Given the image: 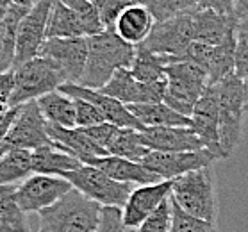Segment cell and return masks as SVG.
Returning a JSON list of instances; mask_svg holds the SVG:
<instances>
[{"label":"cell","instance_id":"obj_1","mask_svg":"<svg viewBox=\"0 0 248 232\" xmlns=\"http://www.w3.org/2000/svg\"><path fill=\"white\" fill-rule=\"evenodd\" d=\"M136 46L122 40L114 31H102L88 36V61L77 84L100 90L118 68H129Z\"/></svg>","mask_w":248,"mask_h":232},{"label":"cell","instance_id":"obj_2","mask_svg":"<svg viewBox=\"0 0 248 232\" xmlns=\"http://www.w3.org/2000/svg\"><path fill=\"white\" fill-rule=\"evenodd\" d=\"M102 205L72 187L56 204L40 211V232H95Z\"/></svg>","mask_w":248,"mask_h":232},{"label":"cell","instance_id":"obj_3","mask_svg":"<svg viewBox=\"0 0 248 232\" xmlns=\"http://www.w3.org/2000/svg\"><path fill=\"white\" fill-rule=\"evenodd\" d=\"M170 198L189 215L216 223L218 198H216L215 173L211 166H203L171 179Z\"/></svg>","mask_w":248,"mask_h":232},{"label":"cell","instance_id":"obj_4","mask_svg":"<svg viewBox=\"0 0 248 232\" xmlns=\"http://www.w3.org/2000/svg\"><path fill=\"white\" fill-rule=\"evenodd\" d=\"M218 139L221 159H229L239 147L245 118V91L243 80L236 74L218 82Z\"/></svg>","mask_w":248,"mask_h":232},{"label":"cell","instance_id":"obj_5","mask_svg":"<svg viewBox=\"0 0 248 232\" xmlns=\"http://www.w3.org/2000/svg\"><path fill=\"white\" fill-rule=\"evenodd\" d=\"M207 86V74L189 61H171L166 66L164 104L184 116H191L193 108Z\"/></svg>","mask_w":248,"mask_h":232},{"label":"cell","instance_id":"obj_6","mask_svg":"<svg viewBox=\"0 0 248 232\" xmlns=\"http://www.w3.org/2000/svg\"><path fill=\"white\" fill-rule=\"evenodd\" d=\"M66 80L56 64L43 56H36L15 68V90L9 98V104L22 106L29 100L59 90Z\"/></svg>","mask_w":248,"mask_h":232},{"label":"cell","instance_id":"obj_7","mask_svg":"<svg viewBox=\"0 0 248 232\" xmlns=\"http://www.w3.org/2000/svg\"><path fill=\"white\" fill-rule=\"evenodd\" d=\"M59 177H64L72 184V187L80 191L84 197L95 200L102 207L111 205V207L122 209L132 189L136 187V184H130V182L114 181L108 173L86 163L80 164L77 170L64 171Z\"/></svg>","mask_w":248,"mask_h":232},{"label":"cell","instance_id":"obj_8","mask_svg":"<svg viewBox=\"0 0 248 232\" xmlns=\"http://www.w3.org/2000/svg\"><path fill=\"white\" fill-rule=\"evenodd\" d=\"M43 145H56V143L52 141L46 132V120L41 114L38 102L29 100L20 106L11 129L0 143V155L13 148L34 150Z\"/></svg>","mask_w":248,"mask_h":232},{"label":"cell","instance_id":"obj_9","mask_svg":"<svg viewBox=\"0 0 248 232\" xmlns=\"http://www.w3.org/2000/svg\"><path fill=\"white\" fill-rule=\"evenodd\" d=\"M195 41L193 32V13H184L164 22H155L148 38L141 45L148 50L168 56V59L181 57Z\"/></svg>","mask_w":248,"mask_h":232},{"label":"cell","instance_id":"obj_10","mask_svg":"<svg viewBox=\"0 0 248 232\" xmlns=\"http://www.w3.org/2000/svg\"><path fill=\"white\" fill-rule=\"evenodd\" d=\"M72 189V184L59 175L31 173L16 186V200L25 213H40L50 207Z\"/></svg>","mask_w":248,"mask_h":232},{"label":"cell","instance_id":"obj_11","mask_svg":"<svg viewBox=\"0 0 248 232\" xmlns=\"http://www.w3.org/2000/svg\"><path fill=\"white\" fill-rule=\"evenodd\" d=\"M38 56L50 59L66 82H79L88 61V36L45 40Z\"/></svg>","mask_w":248,"mask_h":232},{"label":"cell","instance_id":"obj_12","mask_svg":"<svg viewBox=\"0 0 248 232\" xmlns=\"http://www.w3.org/2000/svg\"><path fill=\"white\" fill-rule=\"evenodd\" d=\"M52 4L54 0H40L22 18L16 32V52H15L13 68L40 54L41 45L46 40V23L50 16Z\"/></svg>","mask_w":248,"mask_h":232},{"label":"cell","instance_id":"obj_13","mask_svg":"<svg viewBox=\"0 0 248 232\" xmlns=\"http://www.w3.org/2000/svg\"><path fill=\"white\" fill-rule=\"evenodd\" d=\"M216 155L207 148L193 152H150L143 157L141 164L161 177V181H171L175 177L184 175L187 171L198 170L203 166H213Z\"/></svg>","mask_w":248,"mask_h":232},{"label":"cell","instance_id":"obj_14","mask_svg":"<svg viewBox=\"0 0 248 232\" xmlns=\"http://www.w3.org/2000/svg\"><path fill=\"white\" fill-rule=\"evenodd\" d=\"M100 91L104 95L113 96L118 102L130 106V104H147L163 102L166 93V80H159L152 84H145L134 79L129 68H118L111 75V79L102 86Z\"/></svg>","mask_w":248,"mask_h":232},{"label":"cell","instance_id":"obj_15","mask_svg":"<svg viewBox=\"0 0 248 232\" xmlns=\"http://www.w3.org/2000/svg\"><path fill=\"white\" fill-rule=\"evenodd\" d=\"M59 91L68 96H72V98H82V100L91 102L93 106L98 108V111L106 118V122L114 124L116 127H129V129H136V130L145 129L141 125L140 120L130 113L129 108L125 104L118 102L113 96L104 95L100 90L86 88V86L77 84V82H64V84L59 86Z\"/></svg>","mask_w":248,"mask_h":232},{"label":"cell","instance_id":"obj_16","mask_svg":"<svg viewBox=\"0 0 248 232\" xmlns=\"http://www.w3.org/2000/svg\"><path fill=\"white\" fill-rule=\"evenodd\" d=\"M218 86L207 84L191 113V129L203 143V148L221 159L220 139H218Z\"/></svg>","mask_w":248,"mask_h":232},{"label":"cell","instance_id":"obj_17","mask_svg":"<svg viewBox=\"0 0 248 232\" xmlns=\"http://www.w3.org/2000/svg\"><path fill=\"white\" fill-rule=\"evenodd\" d=\"M171 193V181H159L154 184L136 186L122 207L124 225L127 231H136L141 221L150 216Z\"/></svg>","mask_w":248,"mask_h":232},{"label":"cell","instance_id":"obj_18","mask_svg":"<svg viewBox=\"0 0 248 232\" xmlns=\"http://www.w3.org/2000/svg\"><path fill=\"white\" fill-rule=\"evenodd\" d=\"M141 139L148 150L155 152H193L202 150V139L191 127H145Z\"/></svg>","mask_w":248,"mask_h":232},{"label":"cell","instance_id":"obj_19","mask_svg":"<svg viewBox=\"0 0 248 232\" xmlns=\"http://www.w3.org/2000/svg\"><path fill=\"white\" fill-rule=\"evenodd\" d=\"M237 20L234 15L218 13L215 9L193 11V32L195 41L207 45H221L236 36Z\"/></svg>","mask_w":248,"mask_h":232},{"label":"cell","instance_id":"obj_20","mask_svg":"<svg viewBox=\"0 0 248 232\" xmlns=\"http://www.w3.org/2000/svg\"><path fill=\"white\" fill-rule=\"evenodd\" d=\"M46 132L57 148H61L62 152L72 154L77 159H80L82 163H86L88 159L93 157H102L108 155V150L104 147H100L98 143H95L91 139L84 130L80 127H61V125H54L46 122Z\"/></svg>","mask_w":248,"mask_h":232},{"label":"cell","instance_id":"obj_21","mask_svg":"<svg viewBox=\"0 0 248 232\" xmlns=\"http://www.w3.org/2000/svg\"><path fill=\"white\" fill-rule=\"evenodd\" d=\"M86 164H91L104 173H108L109 177H113L114 181L118 182H130L136 186H143V184H154L159 182L161 177L155 175L154 171L145 168L138 161H129V159L118 157V155H102V157H93L88 159Z\"/></svg>","mask_w":248,"mask_h":232},{"label":"cell","instance_id":"obj_22","mask_svg":"<svg viewBox=\"0 0 248 232\" xmlns=\"http://www.w3.org/2000/svg\"><path fill=\"white\" fill-rule=\"evenodd\" d=\"M154 16L143 4H129L114 23V32L130 45H141L152 31Z\"/></svg>","mask_w":248,"mask_h":232},{"label":"cell","instance_id":"obj_23","mask_svg":"<svg viewBox=\"0 0 248 232\" xmlns=\"http://www.w3.org/2000/svg\"><path fill=\"white\" fill-rule=\"evenodd\" d=\"M31 163H32V173L62 175L64 171L77 170L82 161L72 154L62 152L56 145H43L31 150Z\"/></svg>","mask_w":248,"mask_h":232},{"label":"cell","instance_id":"obj_24","mask_svg":"<svg viewBox=\"0 0 248 232\" xmlns=\"http://www.w3.org/2000/svg\"><path fill=\"white\" fill-rule=\"evenodd\" d=\"M129 111L143 127H191V118L177 113L164 102L130 104Z\"/></svg>","mask_w":248,"mask_h":232},{"label":"cell","instance_id":"obj_25","mask_svg":"<svg viewBox=\"0 0 248 232\" xmlns=\"http://www.w3.org/2000/svg\"><path fill=\"white\" fill-rule=\"evenodd\" d=\"M27 7L16 6V4H7L4 9L2 18V31H0V72L11 70L15 64V52H16V32L18 25L25 16Z\"/></svg>","mask_w":248,"mask_h":232},{"label":"cell","instance_id":"obj_26","mask_svg":"<svg viewBox=\"0 0 248 232\" xmlns=\"http://www.w3.org/2000/svg\"><path fill=\"white\" fill-rule=\"evenodd\" d=\"M170 64L168 56H161L155 52L148 50L143 45L136 46L134 59L130 62V74L134 79L145 84H152L159 80H166V66Z\"/></svg>","mask_w":248,"mask_h":232},{"label":"cell","instance_id":"obj_27","mask_svg":"<svg viewBox=\"0 0 248 232\" xmlns=\"http://www.w3.org/2000/svg\"><path fill=\"white\" fill-rule=\"evenodd\" d=\"M36 102H38L41 114L45 116L48 124L61 125V127H66V129L75 127L74 98H70L68 95L56 90L40 96V98H36Z\"/></svg>","mask_w":248,"mask_h":232},{"label":"cell","instance_id":"obj_28","mask_svg":"<svg viewBox=\"0 0 248 232\" xmlns=\"http://www.w3.org/2000/svg\"><path fill=\"white\" fill-rule=\"evenodd\" d=\"M84 34V25L80 18L75 15L61 0H54L50 16L46 23V40L50 38H77Z\"/></svg>","mask_w":248,"mask_h":232},{"label":"cell","instance_id":"obj_29","mask_svg":"<svg viewBox=\"0 0 248 232\" xmlns=\"http://www.w3.org/2000/svg\"><path fill=\"white\" fill-rule=\"evenodd\" d=\"M25 215L16 200V186H0V232H29Z\"/></svg>","mask_w":248,"mask_h":232},{"label":"cell","instance_id":"obj_30","mask_svg":"<svg viewBox=\"0 0 248 232\" xmlns=\"http://www.w3.org/2000/svg\"><path fill=\"white\" fill-rule=\"evenodd\" d=\"M32 173L31 150L13 148L0 155V186L20 184Z\"/></svg>","mask_w":248,"mask_h":232},{"label":"cell","instance_id":"obj_31","mask_svg":"<svg viewBox=\"0 0 248 232\" xmlns=\"http://www.w3.org/2000/svg\"><path fill=\"white\" fill-rule=\"evenodd\" d=\"M148 152L150 150L141 139V130L129 129V127H118L113 139L108 145V154L129 159V161H138V163H141Z\"/></svg>","mask_w":248,"mask_h":232},{"label":"cell","instance_id":"obj_32","mask_svg":"<svg viewBox=\"0 0 248 232\" xmlns=\"http://www.w3.org/2000/svg\"><path fill=\"white\" fill-rule=\"evenodd\" d=\"M234 66H236V36L221 45L213 46L211 59L205 68L207 84H218L221 79L232 75Z\"/></svg>","mask_w":248,"mask_h":232},{"label":"cell","instance_id":"obj_33","mask_svg":"<svg viewBox=\"0 0 248 232\" xmlns=\"http://www.w3.org/2000/svg\"><path fill=\"white\" fill-rule=\"evenodd\" d=\"M147 9L155 22H164L173 16L198 9V0H147Z\"/></svg>","mask_w":248,"mask_h":232},{"label":"cell","instance_id":"obj_34","mask_svg":"<svg viewBox=\"0 0 248 232\" xmlns=\"http://www.w3.org/2000/svg\"><path fill=\"white\" fill-rule=\"evenodd\" d=\"M171 204V227L170 232H218L216 223L189 215L170 198Z\"/></svg>","mask_w":248,"mask_h":232},{"label":"cell","instance_id":"obj_35","mask_svg":"<svg viewBox=\"0 0 248 232\" xmlns=\"http://www.w3.org/2000/svg\"><path fill=\"white\" fill-rule=\"evenodd\" d=\"M61 2L66 4L80 18V22L84 25L86 36H93L102 32V31H106L100 22V18H98V13H96L95 6L91 4V0H61Z\"/></svg>","mask_w":248,"mask_h":232},{"label":"cell","instance_id":"obj_36","mask_svg":"<svg viewBox=\"0 0 248 232\" xmlns=\"http://www.w3.org/2000/svg\"><path fill=\"white\" fill-rule=\"evenodd\" d=\"M170 227H171V204L170 198H166L152 215L141 221L136 232H170Z\"/></svg>","mask_w":248,"mask_h":232},{"label":"cell","instance_id":"obj_37","mask_svg":"<svg viewBox=\"0 0 248 232\" xmlns=\"http://www.w3.org/2000/svg\"><path fill=\"white\" fill-rule=\"evenodd\" d=\"M91 4L95 6L104 29L113 31L122 11L129 6V0H91Z\"/></svg>","mask_w":248,"mask_h":232},{"label":"cell","instance_id":"obj_38","mask_svg":"<svg viewBox=\"0 0 248 232\" xmlns=\"http://www.w3.org/2000/svg\"><path fill=\"white\" fill-rule=\"evenodd\" d=\"M234 74L239 79L248 77V22H239L236 27V66Z\"/></svg>","mask_w":248,"mask_h":232},{"label":"cell","instance_id":"obj_39","mask_svg":"<svg viewBox=\"0 0 248 232\" xmlns=\"http://www.w3.org/2000/svg\"><path fill=\"white\" fill-rule=\"evenodd\" d=\"M74 106H75V127H91V125L106 122V118L102 116L98 108L93 106L91 102H88V100L74 98Z\"/></svg>","mask_w":248,"mask_h":232},{"label":"cell","instance_id":"obj_40","mask_svg":"<svg viewBox=\"0 0 248 232\" xmlns=\"http://www.w3.org/2000/svg\"><path fill=\"white\" fill-rule=\"evenodd\" d=\"M95 232H127V227L124 225V216L120 207H102L100 221Z\"/></svg>","mask_w":248,"mask_h":232},{"label":"cell","instance_id":"obj_41","mask_svg":"<svg viewBox=\"0 0 248 232\" xmlns=\"http://www.w3.org/2000/svg\"><path fill=\"white\" fill-rule=\"evenodd\" d=\"M80 129L84 130L93 141L98 143L100 147H104L106 150H108L109 141L113 139L114 132H116L118 127H116L114 124H109V122H102V124L91 125V127H80Z\"/></svg>","mask_w":248,"mask_h":232},{"label":"cell","instance_id":"obj_42","mask_svg":"<svg viewBox=\"0 0 248 232\" xmlns=\"http://www.w3.org/2000/svg\"><path fill=\"white\" fill-rule=\"evenodd\" d=\"M234 0H198V9H215L218 13L232 15Z\"/></svg>","mask_w":248,"mask_h":232},{"label":"cell","instance_id":"obj_43","mask_svg":"<svg viewBox=\"0 0 248 232\" xmlns=\"http://www.w3.org/2000/svg\"><path fill=\"white\" fill-rule=\"evenodd\" d=\"M13 90H15V68L0 72V95L11 98Z\"/></svg>","mask_w":248,"mask_h":232},{"label":"cell","instance_id":"obj_44","mask_svg":"<svg viewBox=\"0 0 248 232\" xmlns=\"http://www.w3.org/2000/svg\"><path fill=\"white\" fill-rule=\"evenodd\" d=\"M18 111H20V106H13V108L7 111L6 116L0 120V143H2L4 138H6L9 129H11V125H13V122H15V118H16Z\"/></svg>","mask_w":248,"mask_h":232},{"label":"cell","instance_id":"obj_45","mask_svg":"<svg viewBox=\"0 0 248 232\" xmlns=\"http://www.w3.org/2000/svg\"><path fill=\"white\" fill-rule=\"evenodd\" d=\"M232 15L237 22H248V0H234Z\"/></svg>","mask_w":248,"mask_h":232},{"label":"cell","instance_id":"obj_46","mask_svg":"<svg viewBox=\"0 0 248 232\" xmlns=\"http://www.w3.org/2000/svg\"><path fill=\"white\" fill-rule=\"evenodd\" d=\"M11 109V104H9V98L4 95H0V120L7 114V111Z\"/></svg>","mask_w":248,"mask_h":232},{"label":"cell","instance_id":"obj_47","mask_svg":"<svg viewBox=\"0 0 248 232\" xmlns=\"http://www.w3.org/2000/svg\"><path fill=\"white\" fill-rule=\"evenodd\" d=\"M11 4H16V6H22V7H27V9H31V7L34 6V4H38L40 0H9Z\"/></svg>","mask_w":248,"mask_h":232},{"label":"cell","instance_id":"obj_48","mask_svg":"<svg viewBox=\"0 0 248 232\" xmlns=\"http://www.w3.org/2000/svg\"><path fill=\"white\" fill-rule=\"evenodd\" d=\"M243 80V91H245V113H248V77Z\"/></svg>","mask_w":248,"mask_h":232},{"label":"cell","instance_id":"obj_49","mask_svg":"<svg viewBox=\"0 0 248 232\" xmlns=\"http://www.w3.org/2000/svg\"><path fill=\"white\" fill-rule=\"evenodd\" d=\"M129 4H143V6H145L147 0H129Z\"/></svg>","mask_w":248,"mask_h":232},{"label":"cell","instance_id":"obj_50","mask_svg":"<svg viewBox=\"0 0 248 232\" xmlns=\"http://www.w3.org/2000/svg\"><path fill=\"white\" fill-rule=\"evenodd\" d=\"M7 4H9V0H0V9H4Z\"/></svg>","mask_w":248,"mask_h":232},{"label":"cell","instance_id":"obj_51","mask_svg":"<svg viewBox=\"0 0 248 232\" xmlns=\"http://www.w3.org/2000/svg\"><path fill=\"white\" fill-rule=\"evenodd\" d=\"M6 9V7H4ZM4 9H0V31H2V18H4Z\"/></svg>","mask_w":248,"mask_h":232}]
</instances>
